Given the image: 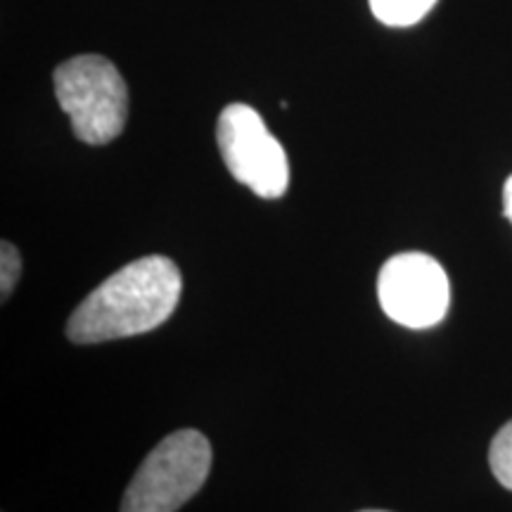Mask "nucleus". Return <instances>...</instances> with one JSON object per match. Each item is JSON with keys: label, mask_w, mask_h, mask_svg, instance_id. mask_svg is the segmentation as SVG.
<instances>
[{"label": "nucleus", "mask_w": 512, "mask_h": 512, "mask_svg": "<svg viewBox=\"0 0 512 512\" xmlns=\"http://www.w3.org/2000/svg\"><path fill=\"white\" fill-rule=\"evenodd\" d=\"M183 278L166 256L133 261L95 287L67 320L74 344H98L159 328L181 302Z\"/></svg>", "instance_id": "obj_1"}, {"label": "nucleus", "mask_w": 512, "mask_h": 512, "mask_svg": "<svg viewBox=\"0 0 512 512\" xmlns=\"http://www.w3.org/2000/svg\"><path fill=\"white\" fill-rule=\"evenodd\" d=\"M55 95L83 143L107 145L124 131L128 91L107 57L79 55L62 62L55 69Z\"/></svg>", "instance_id": "obj_2"}, {"label": "nucleus", "mask_w": 512, "mask_h": 512, "mask_svg": "<svg viewBox=\"0 0 512 512\" xmlns=\"http://www.w3.org/2000/svg\"><path fill=\"white\" fill-rule=\"evenodd\" d=\"M211 446L197 430L169 434L152 448L121 498V512H176L207 482Z\"/></svg>", "instance_id": "obj_3"}, {"label": "nucleus", "mask_w": 512, "mask_h": 512, "mask_svg": "<svg viewBox=\"0 0 512 512\" xmlns=\"http://www.w3.org/2000/svg\"><path fill=\"white\" fill-rule=\"evenodd\" d=\"M216 140L230 176L264 200H278L290 185L283 145L249 105H228L216 126Z\"/></svg>", "instance_id": "obj_4"}, {"label": "nucleus", "mask_w": 512, "mask_h": 512, "mask_svg": "<svg viewBox=\"0 0 512 512\" xmlns=\"http://www.w3.org/2000/svg\"><path fill=\"white\" fill-rule=\"evenodd\" d=\"M382 311L411 330L434 328L451 304V283L437 259L422 252L396 254L377 278Z\"/></svg>", "instance_id": "obj_5"}, {"label": "nucleus", "mask_w": 512, "mask_h": 512, "mask_svg": "<svg viewBox=\"0 0 512 512\" xmlns=\"http://www.w3.org/2000/svg\"><path fill=\"white\" fill-rule=\"evenodd\" d=\"M437 0H370V10L387 27H411L430 12Z\"/></svg>", "instance_id": "obj_6"}, {"label": "nucleus", "mask_w": 512, "mask_h": 512, "mask_svg": "<svg viewBox=\"0 0 512 512\" xmlns=\"http://www.w3.org/2000/svg\"><path fill=\"white\" fill-rule=\"evenodd\" d=\"M489 465L498 484L512 491V420L498 430L489 448Z\"/></svg>", "instance_id": "obj_7"}, {"label": "nucleus", "mask_w": 512, "mask_h": 512, "mask_svg": "<svg viewBox=\"0 0 512 512\" xmlns=\"http://www.w3.org/2000/svg\"><path fill=\"white\" fill-rule=\"evenodd\" d=\"M19 275H22V256H19L15 245L5 240L0 245V294H3V302H8Z\"/></svg>", "instance_id": "obj_8"}, {"label": "nucleus", "mask_w": 512, "mask_h": 512, "mask_svg": "<svg viewBox=\"0 0 512 512\" xmlns=\"http://www.w3.org/2000/svg\"><path fill=\"white\" fill-rule=\"evenodd\" d=\"M503 207H505V216H508V221L512 223V176L505 181V188H503Z\"/></svg>", "instance_id": "obj_9"}, {"label": "nucleus", "mask_w": 512, "mask_h": 512, "mask_svg": "<svg viewBox=\"0 0 512 512\" xmlns=\"http://www.w3.org/2000/svg\"><path fill=\"white\" fill-rule=\"evenodd\" d=\"M361 512H387V510H361Z\"/></svg>", "instance_id": "obj_10"}]
</instances>
